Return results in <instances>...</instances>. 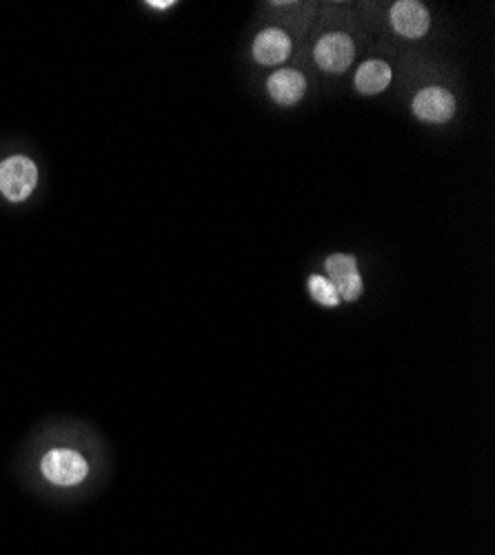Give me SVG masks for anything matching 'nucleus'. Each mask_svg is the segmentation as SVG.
<instances>
[{
    "mask_svg": "<svg viewBox=\"0 0 495 555\" xmlns=\"http://www.w3.org/2000/svg\"><path fill=\"white\" fill-rule=\"evenodd\" d=\"M38 478L54 491H76L92 480V460L85 451L69 444H54L40 453Z\"/></svg>",
    "mask_w": 495,
    "mask_h": 555,
    "instance_id": "nucleus-1",
    "label": "nucleus"
},
{
    "mask_svg": "<svg viewBox=\"0 0 495 555\" xmlns=\"http://www.w3.org/2000/svg\"><path fill=\"white\" fill-rule=\"evenodd\" d=\"M38 185V167L27 156H9L0 163V194L9 203H23Z\"/></svg>",
    "mask_w": 495,
    "mask_h": 555,
    "instance_id": "nucleus-2",
    "label": "nucleus"
},
{
    "mask_svg": "<svg viewBox=\"0 0 495 555\" xmlns=\"http://www.w3.org/2000/svg\"><path fill=\"white\" fill-rule=\"evenodd\" d=\"M318 67L327 74H345L356 58V45L353 40L342 32H331L322 36L316 49H313Z\"/></svg>",
    "mask_w": 495,
    "mask_h": 555,
    "instance_id": "nucleus-3",
    "label": "nucleus"
},
{
    "mask_svg": "<svg viewBox=\"0 0 495 555\" xmlns=\"http://www.w3.org/2000/svg\"><path fill=\"white\" fill-rule=\"evenodd\" d=\"M413 114L431 125L449 123L456 114V98L444 87H424L413 98Z\"/></svg>",
    "mask_w": 495,
    "mask_h": 555,
    "instance_id": "nucleus-4",
    "label": "nucleus"
},
{
    "mask_svg": "<svg viewBox=\"0 0 495 555\" xmlns=\"http://www.w3.org/2000/svg\"><path fill=\"white\" fill-rule=\"evenodd\" d=\"M391 25L393 32L404 38H422L431 27L429 9L416 0H400L391 7Z\"/></svg>",
    "mask_w": 495,
    "mask_h": 555,
    "instance_id": "nucleus-5",
    "label": "nucleus"
},
{
    "mask_svg": "<svg viewBox=\"0 0 495 555\" xmlns=\"http://www.w3.org/2000/svg\"><path fill=\"white\" fill-rule=\"evenodd\" d=\"M267 92L274 103L282 107H291L300 103L307 92V80L296 69H278L267 80Z\"/></svg>",
    "mask_w": 495,
    "mask_h": 555,
    "instance_id": "nucleus-6",
    "label": "nucleus"
},
{
    "mask_svg": "<svg viewBox=\"0 0 495 555\" xmlns=\"http://www.w3.org/2000/svg\"><path fill=\"white\" fill-rule=\"evenodd\" d=\"M251 52H254V58L260 65H265V67L280 65L291 56V38L278 27L262 29V32L254 40Z\"/></svg>",
    "mask_w": 495,
    "mask_h": 555,
    "instance_id": "nucleus-7",
    "label": "nucleus"
},
{
    "mask_svg": "<svg viewBox=\"0 0 495 555\" xmlns=\"http://www.w3.org/2000/svg\"><path fill=\"white\" fill-rule=\"evenodd\" d=\"M391 78H393V72L385 60H367V63H362L358 67L353 85H356V89L362 96H376L380 92H385L391 83Z\"/></svg>",
    "mask_w": 495,
    "mask_h": 555,
    "instance_id": "nucleus-8",
    "label": "nucleus"
},
{
    "mask_svg": "<svg viewBox=\"0 0 495 555\" xmlns=\"http://www.w3.org/2000/svg\"><path fill=\"white\" fill-rule=\"evenodd\" d=\"M307 285H309V294H311V298L316 300L318 305L327 307V309H333V307H338V305H340L338 291H336V287H333V282H331L327 276L313 274V276H309Z\"/></svg>",
    "mask_w": 495,
    "mask_h": 555,
    "instance_id": "nucleus-9",
    "label": "nucleus"
},
{
    "mask_svg": "<svg viewBox=\"0 0 495 555\" xmlns=\"http://www.w3.org/2000/svg\"><path fill=\"white\" fill-rule=\"evenodd\" d=\"M325 271H327V278L331 282H336L340 278H345V276H351V274H360L358 271V260L349 256V254H333L327 258L325 262Z\"/></svg>",
    "mask_w": 495,
    "mask_h": 555,
    "instance_id": "nucleus-10",
    "label": "nucleus"
},
{
    "mask_svg": "<svg viewBox=\"0 0 495 555\" xmlns=\"http://www.w3.org/2000/svg\"><path fill=\"white\" fill-rule=\"evenodd\" d=\"M174 5H176L174 0H149V3H147V7H154V9H169Z\"/></svg>",
    "mask_w": 495,
    "mask_h": 555,
    "instance_id": "nucleus-11",
    "label": "nucleus"
}]
</instances>
